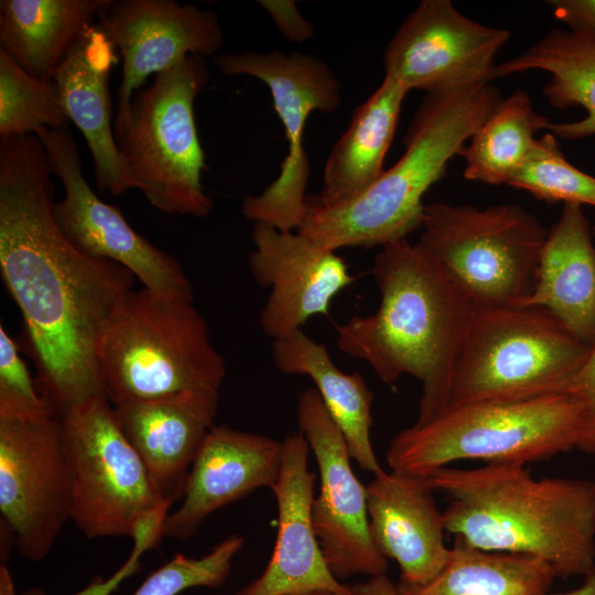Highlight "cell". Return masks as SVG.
Segmentation results:
<instances>
[{
	"mask_svg": "<svg viewBox=\"0 0 595 595\" xmlns=\"http://www.w3.org/2000/svg\"><path fill=\"white\" fill-rule=\"evenodd\" d=\"M54 190L36 134L0 139V272L23 317L37 388L58 418L105 396L97 346L134 275L64 236Z\"/></svg>",
	"mask_w": 595,
	"mask_h": 595,
	"instance_id": "6da1fadb",
	"label": "cell"
},
{
	"mask_svg": "<svg viewBox=\"0 0 595 595\" xmlns=\"http://www.w3.org/2000/svg\"><path fill=\"white\" fill-rule=\"evenodd\" d=\"M378 310L337 327L340 351L369 364L381 381L402 375L422 383L416 419L445 405L450 380L476 304L422 247H381L371 268Z\"/></svg>",
	"mask_w": 595,
	"mask_h": 595,
	"instance_id": "7a4b0ae2",
	"label": "cell"
},
{
	"mask_svg": "<svg viewBox=\"0 0 595 595\" xmlns=\"http://www.w3.org/2000/svg\"><path fill=\"white\" fill-rule=\"evenodd\" d=\"M450 497L445 531L473 548L539 559L555 576L595 566V483L540 478L526 464L443 467L428 476Z\"/></svg>",
	"mask_w": 595,
	"mask_h": 595,
	"instance_id": "3957f363",
	"label": "cell"
},
{
	"mask_svg": "<svg viewBox=\"0 0 595 595\" xmlns=\"http://www.w3.org/2000/svg\"><path fill=\"white\" fill-rule=\"evenodd\" d=\"M501 99L490 82L428 93L412 118L398 162L344 203L321 206L307 197L298 231L333 251L408 239L422 226L425 193Z\"/></svg>",
	"mask_w": 595,
	"mask_h": 595,
	"instance_id": "277c9868",
	"label": "cell"
},
{
	"mask_svg": "<svg viewBox=\"0 0 595 595\" xmlns=\"http://www.w3.org/2000/svg\"><path fill=\"white\" fill-rule=\"evenodd\" d=\"M584 412L569 391L446 405L391 440L392 470L428 477L458 461L528 464L578 448Z\"/></svg>",
	"mask_w": 595,
	"mask_h": 595,
	"instance_id": "5b68a950",
	"label": "cell"
},
{
	"mask_svg": "<svg viewBox=\"0 0 595 595\" xmlns=\"http://www.w3.org/2000/svg\"><path fill=\"white\" fill-rule=\"evenodd\" d=\"M97 367L111 404L219 390L227 372L193 301L147 288L131 290L113 311Z\"/></svg>",
	"mask_w": 595,
	"mask_h": 595,
	"instance_id": "8992f818",
	"label": "cell"
},
{
	"mask_svg": "<svg viewBox=\"0 0 595 595\" xmlns=\"http://www.w3.org/2000/svg\"><path fill=\"white\" fill-rule=\"evenodd\" d=\"M208 80L206 58L190 55L139 89L128 118L113 126L127 178L161 212L204 218L213 210L202 184L205 153L194 116Z\"/></svg>",
	"mask_w": 595,
	"mask_h": 595,
	"instance_id": "52a82bcc",
	"label": "cell"
},
{
	"mask_svg": "<svg viewBox=\"0 0 595 595\" xmlns=\"http://www.w3.org/2000/svg\"><path fill=\"white\" fill-rule=\"evenodd\" d=\"M589 349L542 307L476 306L444 407L567 391Z\"/></svg>",
	"mask_w": 595,
	"mask_h": 595,
	"instance_id": "ba28073f",
	"label": "cell"
},
{
	"mask_svg": "<svg viewBox=\"0 0 595 595\" xmlns=\"http://www.w3.org/2000/svg\"><path fill=\"white\" fill-rule=\"evenodd\" d=\"M419 245L477 306L527 298L548 229L519 205L425 204Z\"/></svg>",
	"mask_w": 595,
	"mask_h": 595,
	"instance_id": "9c48e42d",
	"label": "cell"
},
{
	"mask_svg": "<svg viewBox=\"0 0 595 595\" xmlns=\"http://www.w3.org/2000/svg\"><path fill=\"white\" fill-rule=\"evenodd\" d=\"M58 419L71 474L72 521L88 539L131 538L143 517L169 501L119 429L113 407L100 396Z\"/></svg>",
	"mask_w": 595,
	"mask_h": 595,
	"instance_id": "30bf717a",
	"label": "cell"
},
{
	"mask_svg": "<svg viewBox=\"0 0 595 595\" xmlns=\"http://www.w3.org/2000/svg\"><path fill=\"white\" fill-rule=\"evenodd\" d=\"M213 63L224 75H247L264 83L288 141L278 177L259 195L244 198L242 216L252 224L298 230L306 212L310 177V161L303 147L305 125L314 111L332 113L339 108L343 91L338 77L325 61L302 53H220L213 57Z\"/></svg>",
	"mask_w": 595,
	"mask_h": 595,
	"instance_id": "8fae6325",
	"label": "cell"
},
{
	"mask_svg": "<svg viewBox=\"0 0 595 595\" xmlns=\"http://www.w3.org/2000/svg\"><path fill=\"white\" fill-rule=\"evenodd\" d=\"M1 527L25 559H45L72 520V483L61 421L0 419Z\"/></svg>",
	"mask_w": 595,
	"mask_h": 595,
	"instance_id": "7c38bea8",
	"label": "cell"
},
{
	"mask_svg": "<svg viewBox=\"0 0 595 595\" xmlns=\"http://www.w3.org/2000/svg\"><path fill=\"white\" fill-rule=\"evenodd\" d=\"M35 134L64 188L63 198L53 206L64 236L85 255L127 268L143 288L193 301V285L177 259L137 232L116 206L89 186L71 131L42 128Z\"/></svg>",
	"mask_w": 595,
	"mask_h": 595,
	"instance_id": "4fadbf2b",
	"label": "cell"
},
{
	"mask_svg": "<svg viewBox=\"0 0 595 595\" xmlns=\"http://www.w3.org/2000/svg\"><path fill=\"white\" fill-rule=\"evenodd\" d=\"M296 420L317 463L320 490L312 502V523L331 572L339 581L386 574L387 558L370 536L367 486L356 477L346 441L315 388L299 396Z\"/></svg>",
	"mask_w": 595,
	"mask_h": 595,
	"instance_id": "5bb4252c",
	"label": "cell"
},
{
	"mask_svg": "<svg viewBox=\"0 0 595 595\" xmlns=\"http://www.w3.org/2000/svg\"><path fill=\"white\" fill-rule=\"evenodd\" d=\"M509 37L508 30L468 19L450 0H422L385 48V77L426 94L491 82L495 57Z\"/></svg>",
	"mask_w": 595,
	"mask_h": 595,
	"instance_id": "9a60e30c",
	"label": "cell"
},
{
	"mask_svg": "<svg viewBox=\"0 0 595 595\" xmlns=\"http://www.w3.org/2000/svg\"><path fill=\"white\" fill-rule=\"evenodd\" d=\"M97 24L118 48L122 80L113 126L129 116L134 91L190 55L215 57L224 44L218 14L174 0H117Z\"/></svg>",
	"mask_w": 595,
	"mask_h": 595,
	"instance_id": "2e32d148",
	"label": "cell"
},
{
	"mask_svg": "<svg viewBox=\"0 0 595 595\" xmlns=\"http://www.w3.org/2000/svg\"><path fill=\"white\" fill-rule=\"evenodd\" d=\"M251 237L250 273L269 289L259 325L273 340L302 329L315 315H328L335 296L356 280L336 251L298 230L253 223Z\"/></svg>",
	"mask_w": 595,
	"mask_h": 595,
	"instance_id": "e0dca14e",
	"label": "cell"
},
{
	"mask_svg": "<svg viewBox=\"0 0 595 595\" xmlns=\"http://www.w3.org/2000/svg\"><path fill=\"white\" fill-rule=\"evenodd\" d=\"M310 445L301 433L282 441V462L271 488L277 500L278 530L263 572L235 595H298L329 592L353 595L331 572L312 523L315 474L309 469Z\"/></svg>",
	"mask_w": 595,
	"mask_h": 595,
	"instance_id": "ac0fdd59",
	"label": "cell"
},
{
	"mask_svg": "<svg viewBox=\"0 0 595 595\" xmlns=\"http://www.w3.org/2000/svg\"><path fill=\"white\" fill-rule=\"evenodd\" d=\"M282 462V441L214 425L192 465L181 506L169 513L164 537L186 540L216 510L258 488H272Z\"/></svg>",
	"mask_w": 595,
	"mask_h": 595,
	"instance_id": "d6986e66",
	"label": "cell"
},
{
	"mask_svg": "<svg viewBox=\"0 0 595 595\" xmlns=\"http://www.w3.org/2000/svg\"><path fill=\"white\" fill-rule=\"evenodd\" d=\"M219 390L186 391L113 404L117 424L162 498L184 496L192 465L214 426Z\"/></svg>",
	"mask_w": 595,
	"mask_h": 595,
	"instance_id": "ffe728a7",
	"label": "cell"
},
{
	"mask_svg": "<svg viewBox=\"0 0 595 595\" xmlns=\"http://www.w3.org/2000/svg\"><path fill=\"white\" fill-rule=\"evenodd\" d=\"M428 477L381 472L367 486L369 530L375 547L394 560L401 582L423 584L447 563L444 517Z\"/></svg>",
	"mask_w": 595,
	"mask_h": 595,
	"instance_id": "44dd1931",
	"label": "cell"
},
{
	"mask_svg": "<svg viewBox=\"0 0 595 595\" xmlns=\"http://www.w3.org/2000/svg\"><path fill=\"white\" fill-rule=\"evenodd\" d=\"M116 62L115 45L95 24L53 75L68 120L74 122L87 142L98 191L115 196L132 188L111 127L109 77Z\"/></svg>",
	"mask_w": 595,
	"mask_h": 595,
	"instance_id": "7402d4cb",
	"label": "cell"
},
{
	"mask_svg": "<svg viewBox=\"0 0 595 595\" xmlns=\"http://www.w3.org/2000/svg\"><path fill=\"white\" fill-rule=\"evenodd\" d=\"M516 305L542 307L578 340L595 343V239L582 205L563 204L548 231L533 288Z\"/></svg>",
	"mask_w": 595,
	"mask_h": 595,
	"instance_id": "603a6c76",
	"label": "cell"
},
{
	"mask_svg": "<svg viewBox=\"0 0 595 595\" xmlns=\"http://www.w3.org/2000/svg\"><path fill=\"white\" fill-rule=\"evenodd\" d=\"M271 355L279 371L311 378L359 467L374 475L383 472L370 439L374 392L364 377L338 369L326 346L302 329L274 339Z\"/></svg>",
	"mask_w": 595,
	"mask_h": 595,
	"instance_id": "cb8c5ba5",
	"label": "cell"
},
{
	"mask_svg": "<svg viewBox=\"0 0 595 595\" xmlns=\"http://www.w3.org/2000/svg\"><path fill=\"white\" fill-rule=\"evenodd\" d=\"M408 90L389 77L353 112L323 170L322 190L310 198L334 206L359 195L383 173V161Z\"/></svg>",
	"mask_w": 595,
	"mask_h": 595,
	"instance_id": "d4e9b609",
	"label": "cell"
},
{
	"mask_svg": "<svg viewBox=\"0 0 595 595\" xmlns=\"http://www.w3.org/2000/svg\"><path fill=\"white\" fill-rule=\"evenodd\" d=\"M112 0H1L0 50L31 76L53 82L58 65Z\"/></svg>",
	"mask_w": 595,
	"mask_h": 595,
	"instance_id": "484cf974",
	"label": "cell"
},
{
	"mask_svg": "<svg viewBox=\"0 0 595 595\" xmlns=\"http://www.w3.org/2000/svg\"><path fill=\"white\" fill-rule=\"evenodd\" d=\"M532 69L550 75L543 95L552 106L560 109L581 106L586 110L584 118L551 121L547 130L566 140L595 136V37L552 29L519 55L496 64L491 80Z\"/></svg>",
	"mask_w": 595,
	"mask_h": 595,
	"instance_id": "4316f807",
	"label": "cell"
},
{
	"mask_svg": "<svg viewBox=\"0 0 595 595\" xmlns=\"http://www.w3.org/2000/svg\"><path fill=\"white\" fill-rule=\"evenodd\" d=\"M555 577L539 559L479 550L455 537L444 567L423 584L400 581L397 595H540Z\"/></svg>",
	"mask_w": 595,
	"mask_h": 595,
	"instance_id": "83f0119b",
	"label": "cell"
},
{
	"mask_svg": "<svg viewBox=\"0 0 595 595\" xmlns=\"http://www.w3.org/2000/svg\"><path fill=\"white\" fill-rule=\"evenodd\" d=\"M551 120L534 110L528 91L517 89L502 98L470 137L459 155L468 181L508 184L527 160L537 138Z\"/></svg>",
	"mask_w": 595,
	"mask_h": 595,
	"instance_id": "f1b7e54d",
	"label": "cell"
},
{
	"mask_svg": "<svg viewBox=\"0 0 595 595\" xmlns=\"http://www.w3.org/2000/svg\"><path fill=\"white\" fill-rule=\"evenodd\" d=\"M68 121L54 83L31 76L0 50V139L66 129Z\"/></svg>",
	"mask_w": 595,
	"mask_h": 595,
	"instance_id": "f546056e",
	"label": "cell"
},
{
	"mask_svg": "<svg viewBox=\"0 0 595 595\" xmlns=\"http://www.w3.org/2000/svg\"><path fill=\"white\" fill-rule=\"evenodd\" d=\"M547 203L595 207V176L570 163L550 131L537 138L527 160L508 182Z\"/></svg>",
	"mask_w": 595,
	"mask_h": 595,
	"instance_id": "4dcf8cb0",
	"label": "cell"
},
{
	"mask_svg": "<svg viewBox=\"0 0 595 595\" xmlns=\"http://www.w3.org/2000/svg\"><path fill=\"white\" fill-rule=\"evenodd\" d=\"M244 544L242 536L230 534L201 558L177 553L149 574L132 595H178L193 587H219Z\"/></svg>",
	"mask_w": 595,
	"mask_h": 595,
	"instance_id": "1f68e13d",
	"label": "cell"
},
{
	"mask_svg": "<svg viewBox=\"0 0 595 595\" xmlns=\"http://www.w3.org/2000/svg\"><path fill=\"white\" fill-rule=\"evenodd\" d=\"M57 416L33 382L15 340L0 326V419Z\"/></svg>",
	"mask_w": 595,
	"mask_h": 595,
	"instance_id": "d6a6232c",
	"label": "cell"
},
{
	"mask_svg": "<svg viewBox=\"0 0 595 595\" xmlns=\"http://www.w3.org/2000/svg\"><path fill=\"white\" fill-rule=\"evenodd\" d=\"M165 518L161 512L145 516L136 527L132 540L133 547L128 559L111 576L104 578L95 576L88 585L73 595H111L121 583L140 569V559L147 551L155 548L164 537ZM22 595H45L41 589L32 588Z\"/></svg>",
	"mask_w": 595,
	"mask_h": 595,
	"instance_id": "836d02e7",
	"label": "cell"
},
{
	"mask_svg": "<svg viewBox=\"0 0 595 595\" xmlns=\"http://www.w3.org/2000/svg\"><path fill=\"white\" fill-rule=\"evenodd\" d=\"M567 391L580 401L584 412L585 429L580 450L595 453V343Z\"/></svg>",
	"mask_w": 595,
	"mask_h": 595,
	"instance_id": "e575fe53",
	"label": "cell"
},
{
	"mask_svg": "<svg viewBox=\"0 0 595 595\" xmlns=\"http://www.w3.org/2000/svg\"><path fill=\"white\" fill-rule=\"evenodd\" d=\"M258 3L272 18L278 31L286 40L302 43L313 36V25L302 17L294 1L261 0Z\"/></svg>",
	"mask_w": 595,
	"mask_h": 595,
	"instance_id": "d590c367",
	"label": "cell"
},
{
	"mask_svg": "<svg viewBox=\"0 0 595 595\" xmlns=\"http://www.w3.org/2000/svg\"><path fill=\"white\" fill-rule=\"evenodd\" d=\"M547 3L567 30L595 37V0H550Z\"/></svg>",
	"mask_w": 595,
	"mask_h": 595,
	"instance_id": "8d00e7d4",
	"label": "cell"
},
{
	"mask_svg": "<svg viewBox=\"0 0 595 595\" xmlns=\"http://www.w3.org/2000/svg\"><path fill=\"white\" fill-rule=\"evenodd\" d=\"M353 595H397V585L386 574L350 586Z\"/></svg>",
	"mask_w": 595,
	"mask_h": 595,
	"instance_id": "74e56055",
	"label": "cell"
},
{
	"mask_svg": "<svg viewBox=\"0 0 595 595\" xmlns=\"http://www.w3.org/2000/svg\"><path fill=\"white\" fill-rule=\"evenodd\" d=\"M540 595H595V566L585 575L581 586L565 593L549 594L545 592Z\"/></svg>",
	"mask_w": 595,
	"mask_h": 595,
	"instance_id": "f35d334b",
	"label": "cell"
},
{
	"mask_svg": "<svg viewBox=\"0 0 595 595\" xmlns=\"http://www.w3.org/2000/svg\"><path fill=\"white\" fill-rule=\"evenodd\" d=\"M0 595H17L13 577L4 563L0 565Z\"/></svg>",
	"mask_w": 595,
	"mask_h": 595,
	"instance_id": "ab89813d",
	"label": "cell"
},
{
	"mask_svg": "<svg viewBox=\"0 0 595 595\" xmlns=\"http://www.w3.org/2000/svg\"><path fill=\"white\" fill-rule=\"evenodd\" d=\"M298 595H336V594H333L329 592L316 591V592H310V593L298 594Z\"/></svg>",
	"mask_w": 595,
	"mask_h": 595,
	"instance_id": "60d3db41",
	"label": "cell"
},
{
	"mask_svg": "<svg viewBox=\"0 0 595 595\" xmlns=\"http://www.w3.org/2000/svg\"><path fill=\"white\" fill-rule=\"evenodd\" d=\"M592 231H593V236H594V239H595V225L592 227Z\"/></svg>",
	"mask_w": 595,
	"mask_h": 595,
	"instance_id": "b9f144b4",
	"label": "cell"
}]
</instances>
